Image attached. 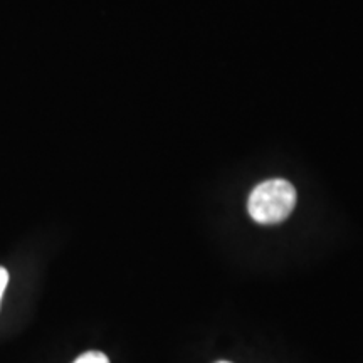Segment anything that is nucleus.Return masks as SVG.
<instances>
[{"mask_svg":"<svg viewBox=\"0 0 363 363\" xmlns=\"http://www.w3.org/2000/svg\"><path fill=\"white\" fill-rule=\"evenodd\" d=\"M296 199V190L288 180L272 179L262 182L249 195V216L264 225L279 224L291 214Z\"/></svg>","mask_w":363,"mask_h":363,"instance_id":"obj_1","label":"nucleus"},{"mask_svg":"<svg viewBox=\"0 0 363 363\" xmlns=\"http://www.w3.org/2000/svg\"><path fill=\"white\" fill-rule=\"evenodd\" d=\"M7 283H9V272L6 267L0 266V305H2V298H4V293H6Z\"/></svg>","mask_w":363,"mask_h":363,"instance_id":"obj_3","label":"nucleus"},{"mask_svg":"<svg viewBox=\"0 0 363 363\" xmlns=\"http://www.w3.org/2000/svg\"><path fill=\"white\" fill-rule=\"evenodd\" d=\"M219 363H229V362H219Z\"/></svg>","mask_w":363,"mask_h":363,"instance_id":"obj_4","label":"nucleus"},{"mask_svg":"<svg viewBox=\"0 0 363 363\" xmlns=\"http://www.w3.org/2000/svg\"><path fill=\"white\" fill-rule=\"evenodd\" d=\"M74 363H110V360L101 352H86L84 355L76 358Z\"/></svg>","mask_w":363,"mask_h":363,"instance_id":"obj_2","label":"nucleus"}]
</instances>
